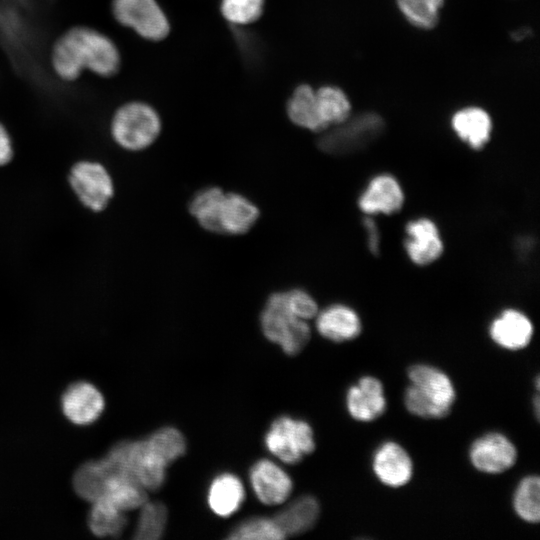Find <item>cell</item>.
<instances>
[{"instance_id": "6da1fadb", "label": "cell", "mask_w": 540, "mask_h": 540, "mask_svg": "<svg viewBox=\"0 0 540 540\" xmlns=\"http://www.w3.org/2000/svg\"><path fill=\"white\" fill-rule=\"evenodd\" d=\"M51 64L63 81L78 79L84 70L101 77L118 73L121 56L116 44L105 34L87 26H75L54 43Z\"/></svg>"}, {"instance_id": "7a4b0ae2", "label": "cell", "mask_w": 540, "mask_h": 540, "mask_svg": "<svg viewBox=\"0 0 540 540\" xmlns=\"http://www.w3.org/2000/svg\"><path fill=\"white\" fill-rule=\"evenodd\" d=\"M189 212L206 231L232 236L246 234L260 216L246 196L217 186L199 190L189 202Z\"/></svg>"}, {"instance_id": "3957f363", "label": "cell", "mask_w": 540, "mask_h": 540, "mask_svg": "<svg viewBox=\"0 0 540 540\" xmlns=\"http://www.w3.org/2000/svg\"><path fill=\"white\" fill-rule=\"evenodd\" d=\"M410 385L404 394L406 409L413 415L426 419L446 417L456 399L450 377L442 370L428 364H414L408 369Z\"/></svg>"}, {"instance_id": "277c9868", "label": "cell", "mask_w": 540, "mask_h": 540, "mask_svg": "<svg viewBox=\"0 0 540 540\" xmlns=\"http://www.w3.org/2000/svg\"><path fill=\"white\" fill-rule=\"evenodd\" d=\"M260 325L265 337L288 355L298 354L311 337L309 324L291 310L284 291L269 295L260 314Z\"/></svg>"}, {"instance_id": "5b68a950", "label": "cell", "mask_w": 540, "mask_h": 540, "mask_svg": "<svg viewBox=\"0 0 540 540\" xmlns=\"http://www.w3.org/2000/svg\"><path fill=\"white\" fill-rule=\"evenodd\" d=\"M162 130L157 110L143 101H130L121 105L111 121V134L124 149L139 151L152 145Z\"/></svg>"}, {"instance_id": "8992f818", "label": "cell", "mask_w": 540, "mask_h": 540, "mask_svg": "<svg viewBox=\"0 0 540 540\" xmlns=\"http://www.w3.org/2000/svg\"><path fill=\"white\" fill-rule=\"evenodd\" d=\"M385 123L382 117L374 112H365L325 131L318 140V147L324 153L333 156H346L369 147L383 134Z\"/></svg>"}, {"instance_id": "52a82bcc", "label": "cell", "mask_w": 540, "mask_h": 540, "mask_svg": "<svg viewBox=\"0 0 540 540\" xmlns=\"http://www.w3.org/2000/svg\"><path fill=\"white\" fill-rule=\"evenodd\" d=\"M115 20L141 38L158 42L170 33L167 14L157 0H112Z\"/></svg>"}, {"instance_id": "ba28073f", "label": "cell", "mask_w": 540, "mask_h": 540, "mask_svg": "<svg viewBox=\"0 0 540 540\" xmlns=\"http://www.w3.org/2000/svg\"><path fill=\"white\" fill-rule=\"evenodd\" d=\"M264 443L267 450L288 464L300 462L315 449L314 433L303 420L281 416L273 421Z\"/></svg>"}, {"instance_id": "9c48e42d", "label": "cell", "mask_w": 540, "mask_h": 540, "mask_svg": "<svg viewBox=\"0 0 540 540\" xmlns=\"http://www.w3.org/2000/svg\"><path fill=\"white\" fill-rule=\"evenodd\" d=\"M129 473L148 491L159 489L169 465L148 439L121 441L113 447Z\"/></svg>"}, {"instance_id": "30bf717a", "label": "cell", "mask_w": 540, "mask_h": 540, "mask_svg": "<svg viewBox=\"0 0 540 540\" xmlns=\"http://www.w3.org/2000/svg\"><path fill=\"white\" fill-rule=\"evenodd\" d=\"M69 182L80 201L94 211L103 210L113 196V183L99 163L79 162L70 172Z\"/></svg>"}, {"instance_id": "8fae6325", "label": "cell", "mask_w": 540, "mask_h": 540, "mask_svg": "<svg viewBox=\"0 0 540 540\" xmlns=\"http://www.w3.org/2000/svg\"><path fill=\"white\" fill-rule=\"evenodd\" d=\"M469 459L475 469L486 474H499L517 461V449L511 440L499 432L477 438L469 449Z\"/></svg>"}, {"instance_id": "7c38bea8", "label": "cell", "mask_w": 540, "mask_h": 540, "mask_svg": "<svg viewBox=\"0 0 540 540\" xmlns=\"http://www.w3.org/2000/svg\"><path fill=\"white\" fill-rule=\"evenodd\" d=\"M346 408L356 421L371 422L385 413L387 401L382 382L374 376H363L346 393Z\"/></svg>"}, {"instance_id": "4fadbf2b", "label": "cell", "mask_w": 540, "mask_h": 540, "mask_svg": "<svg viewBox=\"0 0 540 540\" xmlns=\"http://www.w3.org/2000/svg\"><path fill=\"white\" fill-rule=\"evenodd\" d=\"M372 469L382 484L392 488L406 485L413 476V462L410 455L394 441H386L375 450Z\"/></svg>"}, {"instance_id": "5bb4252c", "label": "cell", "mask_w": 540, "mask_h": 540, "mask_svg": "<svg viewBox=\"0 0 540 540\" xmlns=\"http://www.w3.org/2000/svg\"><path fill=\"white\" fill-rule=\"evenodd\" d=\"M404 247L409 259L416 265H429L442 255L444 250L439 229L429 218L410 221L406 227Z\"/></svg>"}, {"instance_id": "9a60e30c", "label": "cell", "mask_w": 540, "mask_h": 540, "mask_svg": "<svg viewBox=\"0 0 540 540\" xmlns=\"http://www.w3.org/2000/svg\"><path fill=\"white\" fill-rule=\"evenodd\" d=\"M249 479L256 497L266 505L283 503L293 488L290 476L268 459L254 463L249 472Z\"/></svg>"}, {"instance_id": "2e32d148", "label": "cell", "mask_w": 540, "mask_h": 540, "mask_svg": "<svg viewBox=\"0 0 540 540\" xmlns=\"http://www.w3.org/2000/svg\"><path fill=\"white\" fill-rule=\"evenodd\" d=\"M404 192L395 177L379 174L373 177L358 199L360 210L368 216L390 215L401 210Z\"/></svg>"}, {"instance_id": "e0dca14e", "label": "cell", "mask_w": 540, "mask_h": 540, "mask_svg": "<svg viewBox=\"0 0 540 540\" xmlns=\"http://www.w3.org/2000/svg\"><path fill=\"white\" fill-rule=\"evenodd\" d=\"M104 404L100 391L85 381L71 384L61 398L64 415L77 425H88L97 420Z\"/></svg>"}, {"instance_id": "ac0fdd59", "label": "cell", "mask_w": 540, "mask_h": 540, "mask_svg": "<svg viewBox=\"0 0 540 540\" xmlns=\"http://www.w3.org/2000/svg\"><path fill=\"white\" fill-rule=\"evenodd\" d=\"M533 332L531 320L517 309L502 311L489 326L492 341L499 347L512 351L527 347Z\"/></svg>"}, {"instance_id": "d6986e66", "label": "cell", "mask_w": 540, "mask_h": 540, "mask_svg": "<svg viewBox=\"0 0 540 540\" xmlns=\"http://www.w3.org/2000/svg\"><path fill=\"white\" fill-rule=\"evenodd\" d=\"M319 334L333 342L354 340L362 330L357 312L344 304H332L316 314Z\"/></svg>"}, {"instance_id": "ffe728a7", "label": "cell", "mask_w": 540, "mask_h": 540, "mask_svg": "<svg viewBox=\"0 0 540 540\" xmlns=\"http://www.w3.org/2000/svg\"><path fill=\"white\" fill-rule=\"evenodd\" d=\"M290 121L303 129L323 132L326 126L322 120L316 97V90L309 84L298 85L286 104Z\"/></svg>"}, {"instance_id": "44dd1931", "label": "cell", "mask_w": 540, "mask_h": 540, "mask_svg": "<svg viewBox=\"0 0 540 540\" xmlns=\"http://www.w3.org/2000/svg\"><path fill=\"white\" fill-rule=\"evenodd\" d=\"M451 125L456 135L472 149H481L490 140L492 121L482 108L466 107L457 111Z\"/></svg>"}, {"instance_id": "7402d4cb", "label": "cell", "mask_w": 540, "mask_h": 540, "mask_svg": "<svg viewBox=\"0 0 540 540\" xmlns=\"http://www.w3.org/2000/svg\"><path fill=\"white\" fill-rule=\"evenodd\" d=\"M319 514L318 500L311 495H304L288 504L273 519L287 537L309 531L316 524Z\"/></svg>"}, {"instance_id": "603a6c76", "label": "cell", "mask_w": 540, "mask_h": 540, "mask_svg": "<svg viewBox=\"0 0 540 540\" xmlns=\"http://www.w3.org/2000/svg\"><path fill=\"white\" fill-rule=\"evenodd\" d=\"M244 497L245 490L241 480L234 474L222 473L211 482L207 501L216 515L228 517L240 508Z\"/></svg>"}, {"instance_id": "cb8c5ba5", "label": "cell", "mask_w": 540, "mask_h": 540, "mask_svg": "<svg viewBox=\"0 0 540 540\" xmlns=\"http://www.w3.org/2000/svg\"><path fill=\"white\" fill-rule=\"evenodd\" d=\"M127 520L123 511L106 499L99 498L92 502L88 514V526L98 537H117L126 526Z\"/></svg>"}, {"instance_id": "d4e9b609", "label": "cell", "mask_w": 540, "mask_h": 540, "mask_svg": "<svg viewBox=\"0 0 540 540\" xmlns=\"http://www.w3.org/2000/svg\"><path fill=\"white\" fill-rule=\"evenodd\" d=\"M315 90L319 111L326 129L343 122L350 116V101L339 87L327 85Z\"/></svg>"}, {"instance_id": "484cf974", "label": "cell", "mask_w": 540, "mask_h": 540, "mask_svg": "<svg viewBox=\"0 0 540 540\" xmlns=\"http://www.w3.org/2000/svg\"><path fill=\"white\" fill-rule=\"evenodd\" d=\"M513 508L518 517L528 523L540 519V480L537 475L524 477L513 495Z\"/></svg>"}, {"instance_id": "4316f807", "label": "cell", "mask_w": 540, "mask_h": 540, "mask_svg": "<svg viewBox=\"0 0 540 540\" xmlns=\"http://www.w3.org/2000/svg\"><path fill=\"white\" fill-rule=\"evenodd\" d=\"M134 538L138 540H157L165 530L167 509L161 502L146 501L141 507Z\"/></svg>"}, {"instance_id": "83f0119b", "label": "cell", "mask_w": 540, "mask_h": 540, "mask_svg": "<svg viewBox=\"0 0 540 540\" xmlns=\"http://www.w3.org/2000/svg\"><path fill=\"white\" fill-rule=\"evenodd\" d=\"M265 0H221L220 12L223 18L233 26H248L260 19Z\"/></svg>"}, {"instance_id": "f1b7e54d", "label": "cell", "mask_w": 540, "mask_h": 540, "mask_svg": "<svg viewBox=\"0 0 540 540\" xmlns=\"http://www.w3.org/2000/svg\"><path fill=\"white\" fill-rule=\"evenodd\" d=\"M228 538L235 540H280L285 536L274 519L255 517L236 526Z\"/></svg>"}, {"instance_id": "f546056e", "label": "cell", "mask_w": 540, "mask_h": 540, "mask_svg": "<svg viewBox=\"0 0 540 540\" xmlns=\"http://www.w3.org/2000/svg\"><path fill=\"white\" fill-rule=\"evenodd\" d=\"M147 439L168 464L181 457L186 451L185 438L174 427H162Z\"/></svg>"}, {"instance_id": "4dcf8cb0", "label": "cell", "mask_w": 540, "mask_h": 540, "mask_svg": "<svg viewBox=\"0 0 540 540\" xmlns=\"http://www.w3.org/2000/svg\"><path fill=\"white\" fill-rule=\"evenodd\" d=\"M404 17L421 29H432L439 20V7L430 0H397Z\"/></svg>"}, {"instance_id": "1f68e13d", "label": "cell", "mask_w": 540, "mask_h": 540, "mask_svg": "<svg viewBox=\"0 0 540 540\" xmlns=\"http://www.w3.org/2000/svg\"><path fill=\"white\" fill-rule=\"evenodd\" d=\"M291 310L301 319L308 321L316 316L318 305L306 290L293 288L284 291Z\"/></svg>"}, {"instance_id": "d6a6232c", "label": "cell", "mask_w": 540, "mask_h": 540, "mask_svg": "<svg viewBox=\"0 0 540 540\" xmlns=\"http://www.w3.org/2000/svg\"><path fill=\"white\" fill-rule=\"evenodd\" d=\"M363 226L367 234V244L369 251L378 256L380 252V232L377 224L371 216H366L363 219Z\"/></svg>"}, {"instance_id": "836d02e7", "label": "cell", "mask_w": 540, "mask_h": 540, "mask_svg": "<svg viewBox=\"0 0 540 540\" xmlns=\"http://www.w3.org/2000/svg\"><path fill=\"white\" fill-rule=\"evenodd\" d=\"M13 155L11 139L5 127L0 123V165L7 164Z\"/></svg>"}, {"instance_id": "e575fe53", "label": "cell", "mask_w": 540, "mask_h": 540, "mask_svg": "<svg viewBox=\"0 0 540 540\" xmlns=\"http://www.w3.org/2000/svg\"><path fill=\"white\" fill-rule=\"evenodd\" d=\"M432 3H434L437 7L441 8L444 4V0H430Z\"/></svg>"}]
</instances>
